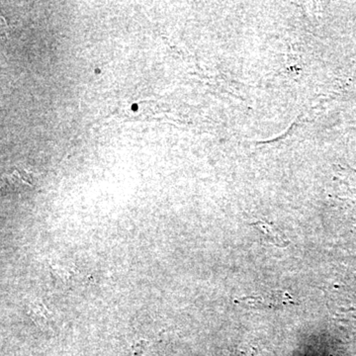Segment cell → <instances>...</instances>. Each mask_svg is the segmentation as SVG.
Returning <instances> with one entry per match:
<instances>
[{"label":"cell","instance_id":"obj_1","mask_svg":"<svg viewBox=\"0 0 356 356\" xmlns=\"http://www.w3.org/2000/svg\"><path fill=\"white\" fill-rule=\"evenodd\" d=\"M252 226L261 234V238L264 243H270L278 248H286L289 245V241L275 227L261 222H255Z\"/></svg>","mask_w":356,"mask_h":356},{"label":"cell","instance_id":"obj_2","mask_svg":"<svg viewBox=\"0 0 356 356\" xmlns=\"http://www.w3.org/2000/svg\"><path fill=\"white\" fill-rule=\"evenodd\" d=\"M286 300H291V297L288 296L284 292H273L271 294H267L266 297H248L243 298V301H248L250 306H257V308H261V306L274 307L281 306L285 304Z\"/></svg>","mask_w":356,"mask_h":356}]
</instances>
